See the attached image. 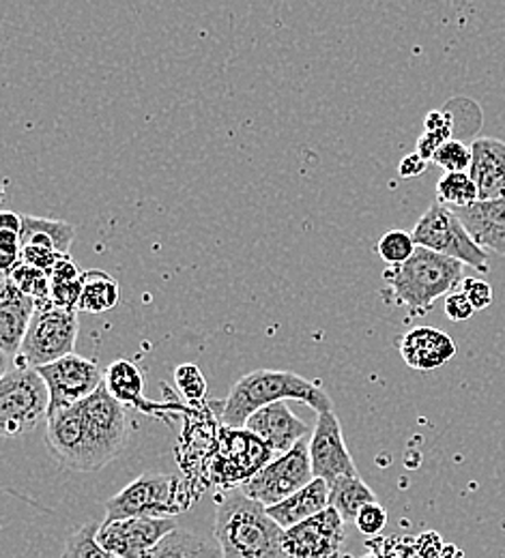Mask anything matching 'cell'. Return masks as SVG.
<instances>
[{
    "label": "cell",
    "mask_w": 505,
    "mask_h": 558,
    "mask_svg": "<svg viewBox=\"0 0 505 558\" xmlns=\"http://www.w3.org/2000/svg\"><path fill=\"white\" fill-rule=\"evenodd\" d=\"M469 177L478 187L480 201L505 198V142L497 138H478L471 144Z\"/></svg>",
    "instance_id": "ac0fdd59"
},
{
    "label": "cell",
    "mask_w": 505,
    "mask_h": 558,
    "mask_svg": "<svg viewBox=\"0 0 505 558\" xmlns=\"http://www.w3.org/2000/svg\"><path fill=\"white\" fill-rule=\"evenodd\" d=\"M121 299V286L106 271L91 269L82 274V294L77 301L80 312L104 314L117 307Z\"/></svg>",
    "instance_id": "603a6c76"
},
{
    "label": "cell",
    "mask_w": 505,
    "mask_h": 558,
    "mask_svg": "<svg viewBox=\"0 0 505 558\" xmlns=\"http://www.w3.org/2000/svg\"><path fill=\"white\" fill-rule=\"evenodd\" d=\"M429 168V161L416 150V153H409L402 157L400 166H398V172L402 179H413V177H420L424 174Z\"/></svg>",
    "instance_id": "ab89813d"
},
{
    "label": "cell",
    "mask_w": 505,
    "mask_h": 558,
    "mask_svg": "<svg viewBox=\"0 0 505 558\" xmlns=\"http://www.w3.org/2000/svg\"><path fill=\"white\" fill-rule=\"evenodd\" d=\"M287 400H297L314 409L316 413H327L332 411V400L329 396L314 385L312 380L294 374V372H282V369H256L245 376H241L224 407L219 418L226 427L232 429H243L248 418L261 409L276 404V402H287Z\"/></svg>",
    "instance_id": "3957f363"
},
{
    "label": "cell",
    "mask_w": 505,
    "mask_h": 558,
    "mask_svg": "<svg viewBox=\"0 0 505 558\" xmlns=\"http://www.w3.org/2000/svg\"><path fill=\"white\" fill-rule=\"evenodd\" d=\"M454 213L482 250L505 254V198L478 201L471 207L454 209Z\"/></svg>",
    "instance_id": "ffe728a7"
},
{
    "label": "cell",
    "mask_w": 505,
    "mask_h": 558,
    "mask_svg": "<svg viewBox=\"0 0 505 558\" xmlns=\"http://www.w3.org/2000/svg\"><path fill=\"white\" fill-rule=\"evenodd\" d=\"M378 502L376 494L361 477H342L329 486V507L345 522H356L365 505Z\"/></svg>",
    "instance_id": "cb8c5ba5"
},
{
    "label": "cell",
    "mask_w": 505,
    "mask_h": 558,
    "mask_svg": "<svg viewBox=\"0 0 505 558\" xmlns=\"http://www.w3.org/2000/svg\"><path fill=\"white\" fill-rule=\"evenodd\" d=\"M443 310H445V316L454 323L469 320L476 314V307L471 305V301L467 299V294L462 290H456V292L447 294Z\"/></svg>",
    "instance_id": "8d00e7d4"
},
{
    "label": "cell",
    "mask_w": 505,
    "mask_h": 558,
    "mask_svg": "<svg viewBox=\"0 0 505 558\" xmlns=\"http://www.w3.org/2000/svg\"><path fill=\"white\" fill-rule=\"evenodd\" d=\"M460 290L467 294V299L471 301L476 312H482V310L491 307V303H493V286L484 279L465 278Z\"/></svg>",
    "instance_id": "e575fe53"
},
{
    "label": "cell",
    "mask_w": 505,
    "mask_h": 558,
    "mask_svg": "<svg viewBox=\"0 0 505 558\" xmlns=\"http://www.w3.org/2000/svg\"><path fill=\"white\" fill-rule=\"evenodd\" d=\"M190 507V492L172 475L148 473L104 502L106 520L128 518H172Z\"/></svg>",
    "instance_id": "5b68a950"
},
{
    "label": "cell",
    "mask_w": 505,
    "mask_h": 558,
    "mask_svg": "<svg viewBox=\"0 0 505 558\" xmlns=\"http://www.w3.org/2000/svg\"><path fill=\"white\" fill-rule=\"evenodd\" d=\"M175 385L192 404H201L207 398V380L194 363H181L175 369Z\"/></svg>",
    "instance_id": "1f68e13d"
},
{
    "label": "cell",
    "mask_w": 505,
    "mask_h": 558,
    "mask_svg": "<svg viewBox=\"0 0 505 558\" xmlns=\"http://www.w3.org/2000/svg\"><path fill=\"white\" fill-rule=\"evenodd\" d=\"M452 140V132H424L422 138L418 140V153L431 163L436 155V150Z\"/></svg>",
    "instance_id": "f35d334b"
},
{
    "label": "cell",
    "mask_w": 505,
    "mask_h": 558,
    "mask_svg": "<svg viewBox=\"0 0 505 558\" xmlns=\"http://www.w3.org/2000/svg\"><path fill=\"white\" fill-rule=\"evenodd\" d=\"M416 250H418V245L413 241V234L405 232V230H392V232L383 234L381 241L376 243V252L387 263V267L405 265L407 260H411Z\"/></svg>",
    "instance_id": "f1b7e54d"
},
{
    "label": "cell",
    "mask_w": 505,
    "mask_h": 558,
    "mask_svg": "<svg viewBox=\"0 0 505 558\" xmlns=\"http://www.w3.org/2000/svg\"><path fill=\"white\" fill-rule=\"evenodd\" d=\"M73 239H75V228L70 221L22 215V247L37 245V247L52 250L61 256H70Z\"/></svg>",
    "instance_id": "7402d4cb"
},
{
    "label": "cell",
    "mask_w": 505,
    "mask_h": 558,
    "mask_svg": "<svg viewBox=\"0 0 505 558\" xmlns=\"http://www.w3.org/2000/svg\"><path fill=\"white\" fill-rule=\"evenodd\" d=\"M46 442L63 466L77 473L99 471L128 445L125 407L101 385L88 400L46 418Z\"/></svg>",
    "instance_id": "6da1fadb"
},
{
    "label": "cell",
    "mask_w": 505,
    "mask_h": 558,
    "mask_svg": "<svg viewBox=\"0 0 505 558\" xmlns=\"http://www.w3.org/2000/svg\"><path fill=\"white\" fill-rule=\"evenodd\" d=\"M37 303L26 296L13 281L2 276L0 286V349L4 356H17L28 333Z\"/></svg>",
    "instance_id": "2e32d148"
},
{
    "label": "cell",
    "mask_w": 505,
    "mask_h": 558,
    "mask_svg": "<svg viewBox=\"0 0 505 558\" xmlns=\"http://www.w3.org/2000/svg\"><path fill=\"white\" fill-rule=\"evenodd\" d=\"M345 520L332 507L285 533L287 558H340L347 539Z\"/></svg>",
    "instance_id": "5bb4252c"
},
{
    "label": "cell",
    "mask_w": 505,
    "mask_h": 558,
    "mask_svg": "<svg viewBox=\"0 0 505 558\" xmlns=\"http://www.w3.org/2000/svg\"><path fill=\"white\" fill-rule=\"evenodd\" d=\"M424 125H426V132H452L454 130L452 119L445 112H438V110H433V112L426 114Z\"/></svg>",
    "instance_id": "60d3db41"
},
{
    "label": "cell",
    "mask_w": 505,
    "mask_h": 558,
    "mask_svg": "<svg viewBox=\"0 0 505 558\" xmlns=\"http://www.w3.org/2000/svg\"><path fill=\"white\" fill-rule=\"evenodd\" d=\"M153 558H224L217 542L177 529L155 550Z\"/></svg>",
    "instance_id": "d4e9b609"
},
{
    "label": "cell",
    "mask_w": 505,
    "mask_h": 558,
    "mask_svg": "<svg viewBox=\"0 0 505 558\" xmlns=\"http://www.w3.org/2000/svg\"><path fill=\"white\" fill-rule=\"evenodd\" d=\"M329 509V484L323 480H314L310 486L299 489L280 505L269 507V515L285 529L289 531L292 526L323 513Z\"/></svg>",
    "instance_id": "44dd1931"
},
{
    "label": "cell",
    "mask_w": 505,
    "mask_h": 558,
    "mask_svg": "<svg viewBox=\"0 0 505 558\" xmlns=\"http://www.w3.org/2000/svg\"><path fill=\"white\" fill-rule=\"evenodd\" d=\"M285 533L267 507L243 489L219 496L214 535L224 558H287Z\"/></svg>",
    "instance_id": "7a4b0ae2"
},
{
    "label": "cell",
    "mask_w": 505,
    "mask_h": 558,
    "mask_svg": "<svg viewBox=\"0 0 505 558\" xmlns=\"http://www.w3.org/2000/svg\"><path fill=\"white\" fill-rule=\"evenodd\" d=\"M106 389L110 396L123 404L132 407L143 415L151 417H164V413L170 411V407L151 402L145 396V378L139 365L130 359H117L106 367V378H104Z\"/></svg>",
    "instance_id": "e0dca14e"
},
{
    "label": "cell",
    "mask_w": 505,
    "mask_h": 558,
    "mask_svg": "<svg viewBox=\"0 0 505 558\" xmlns=\"http://www.w3.org/2000/svg\"><path fill=\"white\" fill-rule=\"evenodd\" d=\"M4 278L11 279L26 296H31L37 303V310L52 305V301H50V276L46 271L20 263Z\"/></svg>",
    "instance_id": "83f0119b"
},
{
    "label": "cell",
    "mask_w": 505,
    "mask_h": 558,
    "mask_svg": "<svg viewBox=\"0 0 505 558\" xmlns=\"http://www.w3.org/2000/svg\"><path fill=\"white\" fill-rule=\"evenodd\" d=\"M243 429L254 434L276 456L289 453L297 442L310 438L312 432L303 418L297 417L290 411L287 402H276L261 409L258 413L248 418Z\"/></svg>",
    "instance_id": "9a60e30c"
},
{
    "label": "cell",
    "mask_w": 505,
    "mask_h": 558,
    "mask_svg": "<svg viewBox=\"0 0 505 558\" xmlns=\"http://www.w3.org/2000/svg\"><path fill=\"white\" fill-rule=\"evenodd\" d=\"M77 312L63 307H41L35 312L22 349L15 356V365L46 367L63 356H70L77 342Z\"/></svg>",
    "instance_id": "52a82bcc"
},
{
    "label": "cell",
    "mask_w": 505,
    "mask_h": 558,
    "mask_svg": "<svg viewBox=\"0 0 505 558\" xmlns=\"http://www.w3.org/2000/svg\"><path fill=\"white\" fill-rule=\"evenodd\" d=\"M471 146H467L460 140H447L434 155L433 163H436L445 172H469L471 168Z\"/></svg>",
    "instance_id": "4dcf8cb0"
},
{
    "label": "cell",
    "mask_w": 505,
    "mask_h": 558,
    "mask_svg": "<svg viewBox=\"0 0 505 558\" xmlns=\"http://www.w3.org/2000/svg\"><path fill=\"white\" fill-rule=\"evenodd\" d=\"M39 374L44 376L50 391L48 417L88 400L104 385L106 378V372H101L95 361L84 359L75 352L46 367H39Z\"/></svg>",
    "instance_id": "8fae6325"
},
{
    "label": "cell",
    "mask_w": 505,
    "mask_h": 558,
    "mask_svg": "<svg viewBox=\"0 0 505 558\" xmlns=\"http://www.w3.org/2000/svg\"><path fill=\"white\" fill-rule=\"evenodd\" d=\"M356 526L360 529V533H363V535L376 537L387 526V511H385V507H381L378 502L365 505L361 509L358 520H356Z\"/></svg>",
    "instance_id": "836d02e7"
},
{
    "label": "cell",
    "mask_w": 505,
    "mask_h": 558,
    "mask_svg": "<svg viewBox=\"0 0 505 558\" xmlns=\"http://www.w3.org/2000/svg\"><path fill=\"white\" fill-rule=\"evenodd\" d=\"M50 276V301L55 307L77 310L82 294V274L73 265L72 256H61Z\"/></svg>",
    "instance_id": "484cf974"
},
{
    "label": "cell",
    "mask_w": 505,
    "mask_h": 558,
    "mask_svg": "<svg viewBox=\"0 0 505 558\" xmlns=\"http://www.w3.org/2000/svg\"><path fill=\"white\" fill-rule=\"evenodd\" d=\"M0 228H9V230H15L22 234V215H17L13 210H2Z\"/></svg>",
    "instance_id": "b9f144b4"
},
{
    "label": "cell",
    "mask_w": 505,
    "mask_h": 558,
    "mask_svg": "<svg viewBox=\"0 0 505 558\" xmlns=\"http://www.w3.org/2000/svg\"><path fill=\"white\" fill-rule=\"evenodd\" d=\"M310 462L314 480H323L329 486L342 477H360L334 411L318 413L316 417L310 436Z\"/></svg>",
    "instance_id": "4fadbf2b"
},
{
    "label": "cell",
    "mask_w": 505,
    "mask_h": 558,
    "mask_svg": "<svg viewBox=\"0 0 505 558\" xmlns=\"http://www.w3.org/2000/svg\"><path fill=\"white\" fill-rule=\"evenodd\" d=\"M50 413V391L39 369L15 365L0 378V429L4 438L31 432Z\"/></svg>",
    "instance_id": "8992f818"
},
{
    "label": "cell",
    "mask_w": 505,
    "mask_h": 558,
    "mask_svg": "<svg viewBox=\"0 0 505 558\" xmlns=\"http://www.w3.org/2000/svg\"><path fill=\"white\" fill-rule=\"evenodd\" d=\"M465 265L418 247L411 260L400 267H387L383 279L392 288L398 303L409 307L413 316H424L434 301L458 290L465 281Z\"/></svg>",
    "instance_id": "277c9868"
},
{
    "label": "cell",
    "mask_w": 505,
    "mask_h": 558,
    "mask_svg": "<svg viewBox=\"0 0 505 558\" xmlns=\"http://www.w3.org/2000/svg\"><path fill=\"white\" fill-rule=\"evenodd\" d=\"M443 548H445V544H443L441 535L434 533V531L422 533V535L413 542V553L420 558H436L443 553Z\"/></svg>",
    "instance_id": "74e56055"
},
{
    "label": "cell",
    "mask_w": 505,
    "mask_h": 558,
    "mask_svg": "<svg viewBox=\"0 0 505 558\" xmlns=\"http://www.w3.org/2000/svg\"><path fill=\"white\" fill-rule=\"evenodd\" d=\"M276 458L278 456L248 429L224 427L219 436V449L212 464V475L216 484L221 486H245Z\"/></svg>",
    "instance_id": "30bf717a"
},
{
    "label": "cell",
    "mask_w": 505,
    "mask_h": 558,
    "mask_svg": "<svg viewBox=\"0 0 505 558\" xmlns=\"http://www.w3.org/2000/svg\"><path fill=\"white\" fill-rule=\"evenodd\" d=\"M436 558H465V555H462V550H460L458 546H454V544H445L443 553H441Z\"/></svg>",
    "instance_id": "7bdbcfd3"
},
{
    "label": "cell",
    "mask_w": 505,
    "mask_h": 558,
    "mask_svg": "<svg viewBox=\"0 0 505 558\" xmlns=\"http://www.w3.org/2000/svg\"><path fill=\"white\" fill-rule=\"evenodd\" d=\"M314 482L310 462V438L297 442L289 453L272 460L263 471H258L241 489L267 509L280 505L282 500L297 494L299 489Z\"/></svg>",
    "instance_id": "9c48e42d"
},
{
    "label": "cell",
    "mask_w": 505,
    "mask_h": 558,
    "mask_svg": "<svg viewBox=\"0 0 505 558\" xmlns=\"http://www.w3.org/2000/svg\"><path fill=\"white\" fill-rule=\"evenodd\" d=\"M413 241L418 247H426L434 254L454 258L478 274H489V256L465 230L462 221L456 217L454 210L441 205H433L420 217L413 228Z\"/></svg>",
    "instance_id": "ba28073f"
},
{
    "label": "cell",
    "mask_w": 505,
    "mask_h": 558,
    "mask_svg": "<svg viewBox=\"0 0 505 558\" xmlns=\"http://www.w3.org/2000/svg\"><path fill=\"white\" fill-rule=\"evenodd\" d=\"M478 187L469 172H445L436 183V205L447 209H462L478 203Z\"/></svg>",
    "instance_id": "4316f807"
},
{
    "label": "cell",
    "mask_w": 505,
    "mask_h": 558,
    "mask_svg": "<svg viewBox=\"0 0 505 558\" xmlns=\"http://www.w3.org/2000/svg\"><path fill=\"white\" fill-rule=\"evenodd\" d=\"M400 354L411 369L433 372L456 354V342L441 329L416 327L400 340Z\"/></svg>",
    "instance_id": "d6986e66"
},
{
    "label": "cell",
    "mask_w": 505,
    "mask_h": 558,
    "mask_svg": "<svg viewBox=\"0 0 505 558\" xmlns=\"http://www.w3.org/2000/svg\"><path fill=\"white\" fill-rule=\"evenodd\" d=\"M97 531H99V524H93V522H86L84 526H80L68 537L61 558H119L99 546Z\"/></svg>",
    "instance_id": "f546056e"
},
{
    "label": "cell",
    "mask_w": 505,
    "mask_h": 558,
    "mask_svg": "<svg viewBox=\"0 0 505 558\" xmlns=\"http://www.w3.org/2000/svg\"><path fill=\"white\" fill-rule=\"evenodd\" d=\"M22 258V234L9 228H0V267L2 276H9Z\"/></svg>",
    "instance_id": "d6a6232c"
},
{
    "label": "cell",
    "mask_w": 505,
    "mask_h": 558,
    "mask_svg": "<svg viewBox=\"0 0 505 558\" xmlns=\"http://www.w3.org/2000/svg\"><path fill=\"white\" fill-rule=\"evenodd\" d=\"M59 258H61V254H57V252H52V250L37 247V245H26V247H22V258H20V263L50 274Z\"/></svg>",
    "instance_id": "d590c367"
},
{
    "label": "cell",
    "mask_w": 505,
    "mask_h": 558,
    "mask_svg": "<svg viewBox=\"0 0 505 558\" xmlns=\"http://www.w3.org/2000/svg\"><path fill=\"white\" fill-rule=\"evenodd\" d=\"M175 531V518H128L99 524L97 542L115 557L153 558L157 546Z\"/></svg>",
    "instance_id": "7c38bea8"
}]
</instances>
